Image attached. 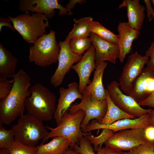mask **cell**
Returning <instances> with one entry per match:
<instances>
[{"instance_id":"obj_1","label":"cell","mask_w":154,"mask_h":154,"mask_svg":"<svg viewBox=\"0 0 154 154\" xmlns=\"http://www.w3.org/2000/svg\"><path fill=\"white\" fill-rule=\"evenodd\" d=\"M13 79L10 93L0 100V123L3 124H10L24 114L25 101L31 95V78L25 71L19 70Z\"/></svg>"},{"instance_id":"obj_2","label":"cell","mask_w":154,"mask_h":154,"mask_svg":"<svg viewBox=\"0 0 154 154\" xmlns=\"http://www.w3.org/2000/svg\"><path fill=\"white\" fill-rule=\"evenodd\" d=\"M30 90L31 95L25 103L27 113L42 121L52 119L56 107L55 94L39 83L32 86Z\"/></svg>"},{"instance_id":"obj_3","label":"cell","mask_w":154,"mask_h":154,"mask_svg":"<svg viewBox=\"0 0 154 154\" xmlns=\"http://www.w3.org/2000/svg\"><path fill=\"white\" fill-rule=\"evenodd\" d=\"M13 26L23 40L34 43L39 38L46 34V29L49 27L48 19L43 14L27 12L15 17L8 16Z\"/></svg>"},{"instance_id":"obj_4","label":"cell","mask_w":154,"mask_h":154,"mask_svg":"<svg viewBox=\"0 0 154 154\" xmlns=\"http://www.w3.org/2000/svg\"><path fill=\"white\" fill-rule=\"evenodd\" d=\"M11 129L15 140L35 147L49 133L42 121L28 113L23 114L20 117L17 123L13 125Z\"/></svg>"},{"instance_id":"obj_5","label":"cell","mask_w":154,"mask_h":154,"mask_svg":"<svg viewBox=\"0 0 154 154\" xmlns=\"http://www.w3.org/2000/svg\"><path fill=\"white\" fill-rule=\"evenodd\" d=\"M55 31L39 38L29 48V61L37 66L46 67L58 61L60 47L56 38Z\"/></svg>"},{"instance_id":"obj_6","label":"cell","mask_w":154,"mask_h":154,"mask_svg":"<svg viewBox=\"0 0 154 154\" xmlns=\"http://www.w3.org/2000/svg\"><path fill=\"white\" fill-rule=\"evenodd\" d=\"M85 113L81 110L71 114L68 111L63 115L60 122L57 126L52 128L46 126L50 131L43 140V142L50 138L61 136L68 139L70 142V148H72L80 138L84 137L87 133H83L81 129V123L84 118Z\"/></svg>"},{"instance_id":"obj_7","label":"cell","mask_w":154,"mask_h":154,"mask_svg":"<svg viewBox=\"0 0 154 154\" xmlns=\"http://www.w3.org/2000/svg\"><path fill=\"white\" fill-rule=\"evenodd\" d=\"M80 102L71 106L68 110L71 114H74L79 110H82L85 113L84 118L81 123L82 131L86 132V128L91 120L95 119L99 123L105 116L107 108V99L96 102L92 100L91 94L85 89L82 94Z\"/></svg>"},{"instance_id":"obj_8","label":"cell","mask_w":154,"mask_h":154,"mask_svg":"<svg viewBox=\"0 0 154 154\" xmlns=\"http://www.w3.org/2000/svg\"><path fill=\"white\" fill-rule=\"evenodd\" d=\"M106 91L114 103L125 113L136 118H139L151 113L152 109L142 108L132 97L124 94L120 88L119 83L112 81L107 86Z\"/></svg>"},{"instance_id":"obj_9","label":"cell","mask_w":154,"mask_h":154,"mask_svg":"<svg viewBox=\"0 0 154 154\" xmlns=\"http://www.w3.org/2000/svg\"><path fill=\"white\" fill-rule=\"evenodd\" d=\"M147 142L143 129H127L114 133L105 143L106 147L118 151H129Z\"/></svg>"},{"instance_id":"obj_10","label":"cell","mask_w":154,"mask_h":154,"mask_svg":"<svg viewBox=\"0 0 154 154\" xmlns=\"http://www.w3.org/2000/svg\"><path fill=\"white\" fill-rule=\"evenodd\" d=\"M60 51L58 58V64L54 73L51 76L50 84L56 87L62 83L66 75L72 66L81 59L82 56L74 53L70 49L69 40L65 39L58 43Z\"/></svg>"},{"instance_id":"obj_11","label":"cell","mask_w":154,"mask_h":154,"mask_svg":"<svg viewBox=\"0 0 154 154\" xmlns=\"http://www.w3.org/2000/svg\"><path fill=\"white\" fill-rule=\"evenodd\" d=\"M149 60V57L145 55L142 56L137 51L128 56L119 83L121 90L127 95L133 82L141 73Z\"/></svg>"},{"instance_id":"obj_12","label":"cell","mask_w":154,"mask_h":154,"mask_svg":"<svg viewBox=\"0 0 154 154\" xmlns=\"http://www.w3.org/2000/svg\"><path fill=\"white\" fill-rule=\"evenodd\" d=\"M154 91V70L147 66L133 82L127 95L138 104Z\"/></svg>"},{"instance_id":"obj_13","label":"cell","mask_w":154,"mask_h":154,"mask_svg":"<svg viewBox=\"0 0 154 154\" xmlns=\"http://www.w3.org/2000/svg\"><path fill=\"white\" fill-rule=\"evenodd\" d=\"M19 9L25 13L31 11L42 13L50 19L54 16L56 9L59 10V14L60 15H66L68 12L66 8L59 3L57 0H21Z\"/></svg>"},{"instance_id":"obj_14","label":"cell","mask_w":154,"mask_h":154,"mask_svg":"<svg viewBox=\"0 0 154 154\" xmlns=\"http://www.w3.org/2000/svg\"><path fill=\"white\" fill-rule=\"evenodd\" d=\"M95 50L92 44L77 63L73 65L71 69L78 74L79 82L78 87L80 93L82 94L86 86L91 82L90 78L92 72L95 70Z\"/></svg>"},{"instance_id":"obj_15","label":"cell","mask_w":154,"mask_h":154,"mask_svg":"<svg viewBox=\"0 0 154 154\" xmlns=\"http://www.w3.org/2000/svg\"><path fill=\"white\" fill-rule=\"evenodd\" d=\"M150 113L139 118L120 119L108 125H101L96 120H93L86 126V132L88 133L94 130L104 129H110L114 133L127 129H144L149 124Z\"/></svg>"},{"instance_id":"obj_16","label":"cell","mask_w":154,"mask_h":154,"mask_svg":"<svg viewBox=\"0 0 154 154\" xmlns=\"http://www.w3.org/2000/svg\"><path fill=\"white\" fill-rule=\"evenodd\" d=\"M89 37L95 48L96 65L106 60L115 64L120 56L118 43L102 39L92 33H90Z\"/></svg>"},{"instance_id":"obj_17","label":"cell","mask_w":154,"mask_h":154,"mask_svg":"<svg viewBox=\"0 0 154 154\" xmlns=\"http://www.w3.org/2000/svg\"><path fill=\"white\" fill-rule=\"evenodd\" d=\"M59 92L60 96L53 117L57 125L72 103L77 99H81L82 97V94L79 91L78 84L76 82L70 83L67 88L60 87Z\"/></svg>"},{"instance_id":"obj_18","label":"cell","mask_w":154,"mask_h":154,"mask_svg":"<svg viewBox=\"0 0 154 154\" xmlns=\"http://www.w3.org/2000/svg\"><path fill=\"white\" fill-rule=\"evenodd\" d=\"M118 44L120 50L119 59L122 63L126 55L129 54L133 41L139 36V31L132 28L127 22H120L117 27Z\"/></svg>"},{"instance_id":"obj_19","label":"cell","mask_w":154,"mask_h":154,"mask_svg":"<svg viewBox=\"0 0 154 154\" xmlns=\"http://www.w3.org/2000/svg\"><path fill=\"white\" fill-rule=\"evenodd\" d=\"M108 63L103 62L96 65L92 81L85 88L91 95L92 100L100 102L106 99L107 94L103 83V76Z\"/></svg>"},{"instance_id":"obj_20","label":"cell","mask_w":154,"mask_h":154,"mask_svg":"<svg viewBox=\"0 0 154 154\" xmlns=\"http://www.w3.org/2000/svg\"><path fill=\"white\" fill-rule=\"evenodd\" d=\"M124 6L127 7L128 23L132 28L139 31L145 17V6L140 4L139 0H123L120 7Z\"/></svg>"},{"instance_id":"obj_21","label":"cell","mask_w":154,"mask_h":154,"mask_svg":"<svg viewBox=\"0 0 154 154\" xmlns=\"http://www.w3.org/2000/svg\"><path fill=\"white\" fill-rule=\"evenodd\" d=\"M68 138L61 136L53 138L49 142L36 146L35 154H63L70 147Z\"/></svg>"},{"instance_id":"obj_22","label":"cell","mask_w":154,"mask_h":154,"mask_svg":"<svg viewBox=\"0 0 154 154\" xmlns=\"http://www.w3.org/2000/svg\"><path fill=\"white\" fill-rule=\"evenodd\" d=\"M18 62L11 52L0 43V78L13 79Z\"/></svg>"},{"instance_id":"obj_23","label":"cell","mask_w":154,"mask_h":154,"mask_svg":"<svg viewBox=\"0 0 154 154\" xmlns=\"http://www.w3.org/2000/svg\"><path fill=\"white\" fill-rule=\"evenodd\" d=\"M107 110L105 116L100 124L103 125H108L120 119L136 118L125 113L119 108L111 100L107 92Z\"/></svg>"},{"instance_id":"obj_24","label":"cell","mask_w":154,"mask_h":154,"mask_svg":"<svg viewBox=\"0 0 154 154\" xmlns=\"http://www.w3.org/2000/svg\"><path fill=\"white\" fill-rule=\"evenodd\" d=\"M93 18L90 17L82 18L78 20L74 19V23L72 30L66 38L69 40L73 38L89 37L90 32L89 27Z\"/></svg>"},{"instance_id":"obj_25","label":"cell","mask_w":154,"mask_h":154,"mask_svg":"<svg viewBox=\"0 0 154 154\" xmlns=\"http://www.w3.org/2000/svg\"><path fill=\"white\" fill-rule=\"evenodd\" d=\"M89 29L90 32L94 33L102 39L118 43V35H115L98 22L92 21L90 24Z\"/></svg>"},{"instance_id":"obj_26","label":"cell","mask_w":154,"mask_h":154,"mask_svg":"<svg viewBox=\"0 0 154 154\" xmlns=\"http://www.w3.org/2000/svg\"><path fill=\"white\" fill-rule=\"evenodd\" d=\"M101 133L97 136H94L90 133H88L85 137L94 146V151L97 152V150L102 147L103 144L114 133L112 130L107 129H102Z\"/></svg>"},{"instance_id":"obj_27","label":"cell","mask_w":154,"mask_h":154,"mask_svg":"<svg viewBox=\"0 0 154 154\" xmlns=\"http://www.w3.org/2000/svg\"><path fill=\"white\" fill-rule=\"evenodd\" d=\"M92 43L90 37L77 38L70 39L69 45L72 50L75 53L82 55L91 45Z\"/></svg>"},{"instance_id":"obj_28","label":"cell","mask_w":154,"mask_h":154,"mask_svg":"<svg viewBox=\"0 0 154 154\" xmlns=\"http://www.w3.org/2000/svg\"><path fill=\"white\" fill-rule=\"evenodd\" d=\"M15 140L14 133L11 129H6L0 123V149H8Z\"/></svg>"},{"instance_id":"obj_29","label":"cell","mask_w":154,"mask_h":154,"mask_svg":"<svg viewBox=\"0 0 154 154\" xmlns=\"http://www.w3.org/2000/svg\"><path fill=\"white\" fill-rule=\"evenodd\" d=\"M10 154H35L36 146H29L15 140L8 149Z\"/></svg>"},{"instance_id":"obj_30","label":"cell","mask_w":154,"mask_h":154,"mask_svg":"<svg viewBox=\"0 0 154 154\" xmlns=\"http://www.w3.org/2000/svg\"><path fill=\"white\" fill-rule=\"evenodd\" d=\"M72 149L80 154H97L95 153L92 145L85 137L79 139Z\"/></svg>"},{"instance_id":"obj_31","label":"cell","mask_w":154,"mask_h":154,"mask_svg":"<svg viewBox=\"0 0 154 154\" xmlns=\"http://www.w3.org/2000/svg\"><path fill=\"white\" fill-rule=\"evenodd\" d=\"M128 154H154V143L146 142L128 151Z\"/></svg>"},{"instance_id":"obj_32","label":"cell","mask_w":154,"mask_h":154,"mask_svg":"<svg viewBox=\"0 0 154 154\" xmlns=\"http://www.w3.org/2000/svg\"><path fill=\"white\" fill-rule=\"evenodd\" d=\"M14 82V79L0 78V100L7 97L10 93Z\"/></svg>"},{"instance_id":"obj_33","label":"cell","mask_w":154,"mask_h":154,"mask_svg":"<svg viewBox=\"0 0 154 154\" xmlns=\"http://www.w3.org/2000/svg\"><path fill=\"white\" fill-rule=\"evenodd\" d=\"M143 130L144 136L147 142L154 143V126L149 124Z\"/></svg>"},{"instance_id":"obj_34","label":"cell","mask_w":154,"mask_h":154,"mask_svg":"<svg viewBox=\"0 0 154 154\" xmlns=\"http://www.w3.org/2000/svg\"><path fill=\"white\" fill-rule=\"evenodd\" d=\"M145 55L150 58L147 64V66L154 70V40L146 52Z\"/></svg>"},{"instance_id":"obj_35","label":"cell","mask_w":154,"mask_h":154,"mask_svg":"<svg viewBox=\"0 0 154 154\" xmlns=\"http://www.w3.org/2000/svg\"><path fill=\"white\" fill-rule=\"evenodd\" d=\"M139 104L141 106H147L154 108V91Z\"/></svg>"},{"instance_id":"obj_36","label":"cell","mask_w":154,"mask_h":154,"mask_svg":"<svg viewBox=\"0 0 154 154\" xmlns=\"http://www.w3.org/2000/svg\"><path fill=\"white\" fill-rule=\"evenodd\" d=\"M97 154H128L127 152L112 150L106 147H102L97 151Z\"/></svg>"},{"instance_id":"obj_37","label":"cell","mask_w":154,"mask_h":154,"mask_svg":"<svg viewBox=\"0 0 154 154\" xmlns=\"http://www.w3.org/2000/svg\"><path fill=\"white\" fill-rule=\"evenodd\" d=\"M144 1L146 6L147 16L149 21L150 22L154 18V10L152 8L150 0H144Z\"/></svg>"},{"instance_id":"obj_38","label":"cell","mask_w":154,"mask_h":154,"mask_svg":"<svg viewBox=\"0 0 154 154\" xmlns=\"http://www.w3.org/2000/svg\"><path fill=\"white\" fill-rule=\"evenodd\" d=\"M11 22L10 19L9 18H5L2 17H0V32L1 31L2 28L4 26H7L11 29L13 31H14L15 30L13 26L11 24Z\"/></svg>"},{"instance_id":"obj_39","label":"cell","mask_w":154,"mask_h":154,"mask_svg":"<svg viewBox=\"0 0 154 154\" xmlns=\"http://www.w3.org/2000/svg\"><path fill=\"white\" fill-rule=\"evenodd\" d=\"M83 0H70L68 3L66 5V9L67 11L68 12V13L69 15H72V12L71 11V9L74 8L75 5L79 3H80L83 1Z\"/></svg>"},{"instance_id":"obj_40","label":"cell","mask_w":154,"mask_h":154,"mask_svg":"<svg viewBox=\"0 0 154 154\" xmlns=\"http://www.w3.org/2000/svg\"><path fill=\"white\" fill-rule=\"evenodd\" d=\"M149 123L154 126V110L150 114Z\"/></svg>"},{"instance_id":"obj_41","label":"cell","mask_w":154,"mask_h":154,"mask_svg":"<svg viewBox=\"0 0 154 154\" xmlns=\"http://www.w3.org/2000/svg\"><path fill=\"white\" fill-rule=\"evenodd\" d=\"M63 154H80L73 149L69 148Z\"/></svg>"},{"instance_id":"obj_42","label":"cell","mask_w":154,"mask_h":154,"mask_svg":"<svg viewBox=\"0 0 154 154\" xmlns=\"http://www.w3.org/2000/svg\"><path fill=\"white\" fill-rule=\"evenodd\" d=\"M0 154H10L8 149H2L0 150Z\"/></svg>"},{"instance_id":"obj_43","label":"cell","mask_w":154,"mask_h":154,"mask_svg":"<svg viewBox=\"0 0 154 154\" xmlns=\"http://www.w3.org/2000/svg\"><path fill=\"white\" fill-rule=\"evenodd\" d=\"M151 2L152 3L154 7V0H151ZM153 19H154V18Z\"/></svg>"}]
</instances>
